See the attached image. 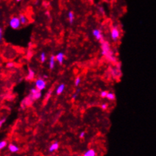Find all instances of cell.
<instances>
[{"label":"cell","mask_w":156,"mask_h":156,"mask_svg":"<svg viewBox=\"0 0 156 156\" xmlns=\"http://www.w3.org/2000/svg\"><path fill=\"white\" fill-rule=\"evenodd\" d=\"M18 17L19 19H20V23H21V25L25 26L27 25V24H29V19H28V17L26 16L25 15H24V14H20Z\"/></svg>","instance_id":"30bf717a"},{"label":"cell","mask_w":156,"mask_h":156,"mask_svg":"<svg viewBox=\"0 0 156 156\" xmlns=\"http://www.w3.org/2000/svg\"><path fill=\"white\" fill-rule=\"evenodd\" d=\"M2 37H3V29L0 27V43H1L2 41Z\"/></svg>","instance_id":"4316f807"},{"label":"cell","mask_w":156,"mask_h":156,"mask_svg":"<svg viewBox=\"0 0 156 156\" xmlns=\"http://www.w3.org/2000/svg\"><path fill=\"white\" fill-rule=\"evenodd\" d=\"M15 63H13V62H8L7 64H6V67L9 68V69H11V68L15 67Z\"/></svg>","instance_id":"7402d4cb"},{"label":"cell","mask_w":156,"mask_h":156,"mask_svg":"<svg viewBox=\"0 0 156 156\" xmlns=\"http://www.w3.org/2000/svg\"><path fill=\"white\" fill-rule=\"evenodd\" d=\"M108 91H102L101 92H100V97H101L102 98H106L107 94H108Z\"/></svg>","instance_id":"d4e9b609"},{"label":"cell","mask_w":156,"mask_h":156,"mask_svg":"<svg viewBox=\"0 0 156 156\" xmlns=\"http://www.w3.org/2000/svg\"><path fill=\"white\" fill-rule=\"evenodd\" d=\"M83 156H96V153L94 149H90L86 151Z\"/></svg>","instance_id":"2e32d148"},{"label":"cell","mask_w":156,"mask_h":156,"mask_svg":"<svg viewBox=\"0 0 156 156\" xmlns=\"http://www.w3.org/2000/svg\"><path fill=\"white\" fill-rule=\"evenodd\" d=\"M92 36L96 38L97 41H99V42H102L103 40H105L104 39V36H103L102 32L101 29H92Z\"/></svg>","instance_id":"8992f818"},{"label":"cell","mask_w":156,"mask_h":156,"mask_svg":"<svg viewBox=\"0 0 156 156\" xmlns=\"http://www.w3.org/2000/svg\"><path fill=\"white\" fill-rule=\"evenodd\" d=\"M81 83V78L80 76H77L76 77L75 79H74V86L75 87H78V86L80 85Z\"/></svg>","instance_id":"d6986e66"},{"label":"cell","mask_w":156,"mask_h":156,"mask_svg":"<svg viewBox=\"0 0 156 156\" xmlns=\"http://www.w3.org/2000/svg\"><path fill=\"white\" fill-rule=\"evenodd\" d=\"M34 85H35L36 88L42 91L46 87V81L43 78H38L35 80Z\"/></svg>","instance_id":"5b68a950"},{"label":"cell","mask_w":156,"mask_h":156,"mask_svg":"<svg viewBox=\"0 0 156 156\" xmlns=\"http://www.w3.org/2000/svg\"><path fill=\"white\" fill-rule=\"evenodd\" d=\"M85 136H86V132H85V131H82V132H80V134L79 137L80 139H84Z\"/></svg>","instance_id":"83f0119b"},{"label":"cell","mask_w":156,"mask_h":156,"mask_svg":"<svg viewBox=\"0 0 156 156\" xmlns=\"http://www.w3.org/2000/svg\"><path fill=\"white\" fill-rule=\"evenodd\" d=\"M0 16H1V14H0Z\"/></svg>","instance_id":"1f68e13d"},{"label":"cell","mask_w":156,"mask_h":156,"mask_svg":"<svg viewBox=\"0 0 156 156\" xmlns=\"http://www.w3.org/2000/svg\"><path fill=\"white\" fill-rule=\"evenodd\" d=\"M80 89H77V91H76L75 92L73 93V94H72V97H71L72 100H76V99H77V97H78V95H79V94H80Z\"/></svg>","instance_id":"44dd1931"},{"label":"cell","mask_w":156,"mask_h":156,"mask_svg":"<svg viewBox=\"0 0 156 156\" xmlns=\"http://www.w3.org/2000/svg\"><path fill=\"white\" fill-rule=\"evenodd\" d=\"M106 99L108 100H110V101H113V100H114L116 99L115 94L112 92H108V94H107L106 96Z\"/></svg>","instance_id":"e0dca14e"},{"label":"cell","mask_w":156,"mask_h":156,"mask_svg":"<svg viewBox=\"0 0 156 156\" xmlns=\"http://www.w3.org/2000/svg\"><path fill=\"white\" fill-rule=\"evenodd\" d=\"M46 52H44V51H42V52L40 53V62L42 63V64H43V63H45V62H46Z\"/></svg>","instance_id":"ac0fdd59"},{"label":"cell","mask_w":156,"mask_h":156,"mask_svg":"<svg viewBox=\"0 0 156 156\" xmlns=\"http://www.w3.org/2000/svg\"><path fill=\"white\" fill-rule=\"evenodd\" d=\"M34 78H35V71L32 69L31 68H29V69H28V75H27V76H26V80L30 82V81H33Z\"/></svg>","instance_id":"9c48e42d"},{"label":"cell","mask_w":156,"mask_h":156,"mask_svg":"<svg viewBox=\"0 0 156 156\" xmlns=\"http://www.w3.org/2000/svg\"><path fill=\"white\" fill-rule=\"evenodd\" d=\"M101 50L102 55L104 56L108 60H109L112 63H116L117 59L114 55V52L111 48L110 44L106 40H103L101 42Z\"/></svg>","instance_id":"6da1fadb"},{"label":"cell","mask_w":156,"mask_h":156,"mask_svg":"<svg viewBox=\"0 0 156 156\" xmlns=\"http://www.w3.org/2000/svg\"><path fill=\"white\" fill-rule=\"evenodd\" d=\"M87 1H89V2H93V0H87Z\"/></svg>","instance_id":"4dcf8cb0"},{"label":"cell","mask_w":156,"mask_h":156,"mask_svg":"<svg viewBox=\"0 0 156 156\" xmlns=\"http://www.w3.org/2000/svg\"><path fill=\"white\" fill-rule=\"evenodd\" d=\"M15 2H21V1H22V0H15Z\"/></svg>","instance_id":"f546056e"},{"label":"cell","mask_w":156,"mask_h":156,"mask_svg":"<svg viewBox=\"0 0 156 156\" xmlns=\"http://www.w3.org/2000/svg\"><path fill=\"white\" fill-rule=\"evenodd\" d=\"M56 64V60H55V55H51L49 60V69H53L55 66Z\"/></svg>","instance_id":"8fae6325"},{"label":"cell","mask_w":156,"mask_h":156,"mask_svg":"<svg viewBox=\"0 0 156 156\" xmlns=\"http://www.w3.org/2000/svg\"><path fill=\"white\" fill-rule=\"evenodd\" d=\"M110 36L113 42H118L121 38V31L118 26H112L110 29Z\"/></svg>","instance_id":"7a4b0ae2"},{"label":"cell","mask_w":156,"mask_h":156,"mask_svg":"<svg viewBox=\"0 0 156 156\" xmlns=\"http://www.w3.org/2000/svg\"><path fill=\"white\" fill-rule=\"evenodd\" d=\"M52 94V90H49V91L48 92H47V94H46V99H45V101H47V100H48L49 99V98L51 97Z\"/></svg>","instance_id":"603a6c76"},{"label":"cell","mask_w":156,"mask_h":156,"mask_svg":"<svg viewBox=\"0 0 156 156\" xmlns=\"http://www.w3.org/2000/svg\"><path fill=\"white\" fill-rule=\"evenodd\" d=\"M64 59H65V55L63 52L60 51L55 55V60H56V62H58V64H59L60 65H62L64 61Z\"/></svg>","instance_id":"ba28073f"},{"label":"cell","mask_w":156,"mask_h":156,"mask_svg":"<svg viewBox=\"0 0 156 156\" xmlns=\"http://www.w3.org/2000/svg\"><path fill=\"white\" fill-rule=\"evenodd\" d=\"M100 107H101V109H102L103 111L105 110H107L108 108V104H106V103H104V104H101V106H100Z\"/></svg>","instance_id":"cb8c5ba5"},{"label":"cell","mask_w":156,"mask_h":156,"mask_svg":"<svg viewBox=\"0 0 156 156\" xmlns=\"http://www.w3.org/2000/svg\"><path fill=\"white\" fill-rule=\"evenodd\" d=\"M74 19H75V16H74V14L72 11H68V20L69 21L71 24H72L74 22Z\"/></svg>","instance_id":"9a60e30c"},{"label":"cell","mask_w":156,"mask_h":156,"mask_svg":"<svg viewBox=\"0 0 156 156\" xmlns=\"http://www.w3.org/2000/svg\"><path fill=\"white\" fill-rule=\"evenodd\" d=\"M99 11H101V13L102 14V15L105 14V11H104V8H103L102 7H99Z\"/></svg>","instance_id":"f1b7e54d"},{"label":"cell","mask_w":156,"mask_h":156,"mask_svg":"<svg viewBox=\"0 0 156 156\" xmlns=\"http://www.w3.org/2000/svg\"><path fill=\"white\" fill-rule=\"evenodd\" d=\"M8 25L10 27L13 29H18L21 27V23L19 19V17L18 16H13L9 19L8 21Z\"/></svg>","instance_id":"3957f363"},{"label":"cell","mask_w":156,"mask_h":156,"mask_svg":"<svg viewBox=\"0 0 156 156\" xmlns=\"http://www.w3.org/2000/svg\"><path fill=\"white\" fill-rule=\"evenodd\" d=\"M59 148V143L58 142H55L53 143H52L50 145L49 148V151L50 153H53V152H55L56 150H58Z\"/></svg>","instance_id":"5bb4252c"},{"label":"cell","mask_w":156,"mask_h":156,"mask_svg":"<svg viewBox=\"0 0 156 156\" xmlns=\"http://www.w3.org/2000/svg\"><path fill=\"white\" fill-rule=\"evenodd\" d=\"M8 150L12 153H18L19 151V147L14 143H10L8 145Z\"/></svg>","instance_id":"4fadbf2b"},{"label":"cell","mask_w":156,"mask_h":156,"mask_svg":"<svg viewBox=\"0 0 156 156\" xmlns=\"http://www.w3.org/2000/svg\"><path fill=\"white\" fill-rule=\"evenodd\" d=\"M33 102L34 101H33L31 98H30V97L28 95L27 97H25L24 100H22L21 104H20V107H21V109H25V108H27L28 106H31Z\"/></svg>","instance_id":"52a82bcc"},{"label":"cell","mask_w":156,"mask_h":156,"mask_svg":"<svg viewBox=\"0 0 156 156\" xmlns=\"http://www.w3.org/2000/svg\"><path fill=\"white\" fill-rule=\"evenodd\" d=\"M64 89H65V85L64 83H61L60 85H59L56 88V91H55V93L57 95H61L62 94L63 92H64Z\"/></svg>","instance_id":"7c38bea8"},{"label":"cell","mask_w":156,"mask_h":156,"mask_svg":"<svg viewBox=\"0 0 156 156\" xmlns=\"http://www.w3.org/2000/svg\"><path fill=\"white\" fill-rule=\"evenodd\" d=\"M6 118H2L0 119V127H2L4 125V124L6 123Z\"/></svg>","instance_id":"484cf974"},{"label":"cell","mask_w":156,"mask_h":156,"mask_svg":"<svg viewBox=\"0 0 156 156\" xmlns=\"http://www.w3.org/2000/svg\"><path fill=\"white\" fill-rule=\"evenodd\" d=\"M42 91L38 90V89L36 88V87H32V88H30V90L29 96L30 97V98H31L33 101H37V100H40V99L42 97Z\"/></svg>","instance_id":"277c9868"},{"label":"cell","mask_w":156,"mask_h":156,"mask_svg":"<svg viewBox=\"0 0 156 156\" xmlns=\"http://www.w3.org/2000/svg\"><path fill=\"white\" fill-rule=\"evenodd\" d=\"M8 143H7V141H6V140H2V141H0V150H2V149H3L4 148H6V146H7Z\"/></svg>","instance_id":"ffe728a7"}]
</instances>
